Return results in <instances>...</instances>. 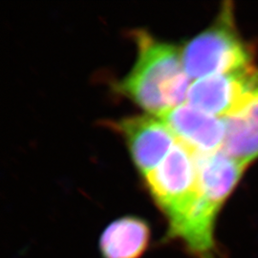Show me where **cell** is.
Returning a JSON list of instances; mask_svg holds the SVG:
<instances>
[{
  "instance_id": "cell-4",
  "label": "cell",
  "mask_w": 258,
  "mask_h": 258,
  "mask_svg": "<svg viewBox=\"0 0 258 258\" xmlns=\"http://www.w3.org/2000/svg\"><path fill=\"white\" fill-rule=\"evenodd\" d=\"M257 89L258 69L249 65L195 81L189 86L186 102L198 110L223 119Z\"/></svg>"
},
{
  "instance_id": "cell-1",
  "label": "cell",
  "mask_w": 258,
  "mask_h": 258,
  "mask_svg": "<svg viewBox=\"0 0 258 258\" xmlns=\"http://www.w3.org/2000/svg\"><path fill=\"white\" fill-rule=\"evenodd\" d=\"M130 35L138 49L137 60L129 74L115 83V91L161 118L187 98L190 79L184 73L181 49L145 30Z\"/></svg>"
},
{
  "instance_id": "cell-5",
  "label": "cell",
  "mask_w": 258,
  "mask_h": 258,
  "mask_svg": "<svg viewBox=\"0 0 258 258\" xmlns=\"http://www.w3.org/2000/svg\"><path fill=\"white\" fill-rule=\"evenodd\" d=\"M107 124L124 139L132 161L143 177L160 166L177 143L166 122L150 114L125 117Z\"/></svg>"
},
{
  "instance_id": "cell-3",
  "label": "cell",
  "mask_w": 258,
  "mask_h": 258,
  "mask_svg": "<svg viewBox=\"0 0 258 258\" xmlns=\"http://www.w3.org/2000/svg\"><path fill=\"white\" fill-rule=\"evenodd\" d=\"M144 179L151 198L165 215L167 226L172 225L199 196L196 152L177 140L160 166Z\"/></svg>"
},
{
  "instance_id": "cell-6",
  "label": "cell",
  "mask_w": 258,
  "mask_h": 258,
  "mask_svg": "<svg viewBox=\"0 0 258 258\" xmlns=\"http://www.w3.org/2000/svg\"><path fill=\"white\" fill-rule=\"evenodd\" d=\"M161 119L172 130L177 140L196 153L209 154L223 148L226 127L221 118L184 103L166 112Z\"/></svg>"
},
{
  "instance_id": "cell-2",
  "label": "cell",
  "mask_w": 258,
  "mask_h": 258,
  "mask_svg": "<svg viewBox=\"0 0 258 258\" xmlns=\"http://www.w3.org/2000/svg\"><path fill=\"white\" fill-rule=\"evenodd\" d=\"M184 73L200 80L247 67L249 55L234 26L232 8L221 10L211 27L186 41L181 48Z\"/></svg>"
},
{
  "instance_id": "cell-9",
  "label": "cell",
  "mask_w": 258,
  "mask_h": 258,
  "mask_svg": "<svg viewBox=\"0 0 258 258\" xmlns=\"http://www.w3.org/2000/svg\"><path fill=\"white\" fill-rule=\"evenodd\" d=\"M151 241L148 221L135 215H125L111 222L100 237L102 258H142Z\"/></svg>"
},
{
  "instance_id": "cell-7",
  "label": "cell",
  "mask_w": 258,
  "mask_h": 258,
  "mask_svg": "<svg viewBox=\"0 0 258 258\" xmlns=\"http://www.w3.org/2000/svg\"><path fill=\"white\" fill-rule=\"evenodd\" d=\"M199 194L219 213L236 186L245 166L223 150L209 154L196 153Z\"/></svg>"
},
{
  "instance_id": "cell-8",
  "label": "cell",
  "mask_w": 258,
  "mask_h": 258,
  "mask_svg": "<svg viewBox=\"0 0 258 258\" xmlns=\"http://www.w3.org/2000/svg\"><path fill=\"white\" fill-rule=\"evenodd\" d=\"M223 120L226 134L222 150L246 167L258 158V89Z\"/></svg>"
}]
</instances>
